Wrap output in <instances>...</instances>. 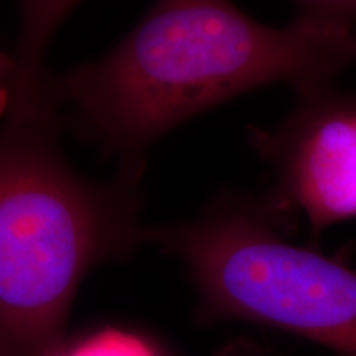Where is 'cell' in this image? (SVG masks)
<instances>
[{
  "label": "cell",
  "instance_id": "cell-1",
  "mask_svg": "<svg viewBox=\"0 0 356 356\" xmlns=\"http://www.w3.org/2000/svg\"><path fill=\"white\" fill-rule=\"evenodd\" d=\"M356 66V2H302L284 26L233 3L159 2L97 60L44 74L43 89L66 127L118 160L139 185L145 157L165 134L252 89L328 86Z\"/></svg>",
  "mask_w": 356,
  "mask_h": 356
},
{
  "label": "cell",
  "instance_id": "cell-2",
  "mask_svg": "<svg viewBox=\"0 0 356 356\" xmlns=\"http://www.w3.org/2000/svg\"><path fill=\"white\" fill-rule=\"evenodd\" d=\"M53 33L25 26L0 126V356H55L83 279L145 243L140 191L83 177L61 150L43 91Z\"/></svg>",
  "mask_w": 356,
  "mask_h": 356
},
{
  "label": "cell",
  "instance_id": "cell-3",
  "mask_svg": "<svg viewBox=\"0 0 356 356\" xmlns=\"http://www.w3.org/2000/svg\"><path fill=\"white\" fill-rule=\"evenodd\" d=\"M293 228L266 197L226 193L195 220L147 228L145 241L185 264L200 323H256L356 356V269L292 243Z\"/></svg>",
  "mask_w": 356,
  "mask_h": 356
},
{
  "label": "cell",
  "instance_id": "cell-4",
  "mask_svg": "<svg viewBox=\"0 0 356 356\" xmlns=\"http://www.w3.org/2000/svg\"><path fill=\"white\" fill-rule=\"evenodd\" d=\"M297 97L279 126L249 127V144L274 172L267 202L293 222L305 218L317 238L356 218V92L328 84Z\"/></svg>",
  "mask_w": 356,
  "mask_h": 356
},
{
  "label": "cell",
  "instance_id": "cell-5",
  "mask_svg": "<svg viewBox=\"0 0 356 356\" xmlns=\"http://www.w3.org/2000/svg\"><path fill=\"white\" fill-rule=\"evenodd\" d=\"M55 356H160L149 341L136 333L104 328L65 345Z\"/></svg>",
  "mask_w": 356,
  "mask_h": 356
},
{
  "label": "cell",
  "instance_id": "cell-6",
  "mask_svg": "<svg viewBox=\"0 0 356 356\" xmlns=\"http://www.w3.org/2000/svg\"><path fill=\"white\" fill-rule=\"evenodd\" d=\"M17 73V60L15 55H3L0 53V114L7 111L8 102L12 97L13 83H15Z\"/></svg>",
  "mask_w": 356,
  "mask_h": 356
},
{
  "label": "cell",
  "instance_id": "cell-7",
  "mask_svg": "<svg viewBox=\"0 0 356 356\" xmlns=\"http://www.w3.org/2000/svg\"><path fill=\"white\" fill-rule=\"evenodd\" d=\"M215 356H274L273 351L267 350L266 346L246 338H238V340L229 341L216 351Z\"/></svg>",
  "mask_w": 356,
  "mask_h": 356
}]
</instances>
